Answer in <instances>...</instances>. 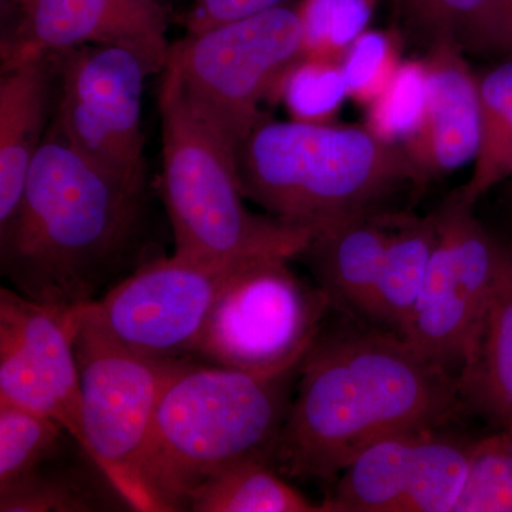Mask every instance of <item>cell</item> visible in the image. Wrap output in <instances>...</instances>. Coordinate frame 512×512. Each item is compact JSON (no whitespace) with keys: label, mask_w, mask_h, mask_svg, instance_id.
<instances>
[{"label":"cell","mask_w":512,"mask_h":512,"mask_svg":"<svg viewBox=\"0 0 512 512\" xmlns=\"http://www.w3.org/2000/svg\"><path fill=\"white\" fill-rule=\"evenodd\" d=\"M298 375L272 453L295 478L335 481L377 441L439 429L466 404L458 377L399 333L318 335Z\"/></svg>","instance_id":"cell-1"},{"label":"cell","mask_w":512,"mask_h":512,"mask_svg":"<svg viewBox=\"0 0 512 512\" xmlns=\"http://www.w3.org/2000/svg\"><path fill=\"white\" fill-rule=\"evenodd\" d=\"M144 185L94 163L49 127L19 210L0 231L2 271L33 301H96L136 234Z\"/></svg>","instance_id":"cell-2"},{"label":"cell","mask_w":512,"mask_h":512,"mask_svg":"<svg viewBox=\"0 0 512 512\" xmlns=\"http://www.w3.org/2000/svg\"><path fill=\"white\" fill-rule=\"evenodd\" d=\"M237 168L245 198L311 229L393 212L394 198L427 185L402 144L305 120L264 117L239 146Z\"/></svg>","instance_id":"cell-3"},{"label":"cell","mask_w":512,"mask_h":512,"mask_svg":"<svg viewBox=\"0 0 512 512\" xmlns=\"http://www.w3.org/2000/svg\"><path fill=\"white\" fill-rule=\"evenodd\" d=\"M302 362L271 370L180 360L158 400L148 440V480L164 512L195 488L248 460L271 461Z\"/></svg>","instance_id":"cell-4"},{"label":"cell","mask_w":512,"mask_h":512,"mask_svg":"<svg viewBox=\"0 0 512 512\" xmlns=\"http://www.w3.org/2000/svg\"><path fill=\"white\" fill-rule=\"evenodd\" d=\"M160 90L161 190L174 234V255L234 262L303 254L313 229L256 215L245 207L237 160L190 109L173 73Z\"/></svg>","instance_id":"cell-5"},{"label":"cell","mask_w":512,"mask_h":512,"mask_svg":"<svg viewBox=\"0 0 512 512\" xmlns=\"http://www.w3.org/2000/svg\"><path fill=\"white\" fill-rule=\"evenodd\" d=\"M306 60L302 8L284 3L229 20L171 45L174 74L195 116L237 160L239 146L264 119L261 106Z\"/></svg>","instance_id":"cell-6"},{"label":"cell","mask_w":512,"mask_h":512,"mask_svg":"<svg viewBox=\"0 0 512 512\" xmlns=\"http://www.w3.org/2000/svg\"><path fill=\"white\" fill-rule=\"evenodd\" d=\"M86 457L134 511L164 512L147 476L151 426L165 383L183 359L140 355L111 338L83 305L74 338Z\"/></svg>","instance_id":"cell-7"},{"label":"cell","mask_w":512,"mask_h":512,"mask_svg":"<svg viewBox=\"0 0 512 512\" xmlns=\"http://www.w3.org/2000/svg\"><path fill=\"white\" fill-rule=\"evenodd\" d=\"M457 191L439 211L436 247L402 336L421 356L458 377L473 360L512 251L474 217Z\"/></svg>","instance_id":"cell-8"},{"label":"cell","mask_w":512,"mask_h":512,"mask_svg":"<svg viewBox=\"0 0 512 512\" xmlns=\"http://www.w3.org/2000/svg\"><path fill=\"white\" fill-rule=\"evenodd\" d=\"M289 262L261 259L239 272L215 303L192 356L242 370L302 362L332 302L322 288L303 284Z\"/></svg>","instance_id":"cell-9"},{"label":"cell","mask_w":512,"mask_h":512,"mask_svg":"<svg viewBox=\"0 0 512 512\" xmlns=\"http://www.w3.org/2000/svg\"><path fill=\"white\" fill-rule=\"evenodd\" d=\"M53 126L94 163L146 187L144 87L157 70L128 47L92 45L57 55Z\"/></svg>","instance_id":"cell-10"},{"label":"cell","mask_w":512,"mask_h":512,"mask_svg":"<svg viewBox=\"0 0 512 512\" xmlns=\"http://www.w3.org/2000/svg\"><path fill=\"white\" fill-rule=\"evenodd\" d=\"M261 259H156L90 302L89 311L111 338L133 352L154 359H188L229 282Z\"/></svg>","instance_id":"cell-11"},{"label":"cell","mask_w":512,"mask_h":512,"mask_svg":"<svg viewBox=\"0 0 512 512\" xmlns=\"http://www.w3.org/2000/svg\"><path fill=\"white\" fill-rule=\"evenodd\" d=\"M82 308L37 302L15 289H0V402L57 421L86 456L74 350Z\"/></svg>","instance_id":"cell-12"},{"label":"cell","mask_w":512,"mask_h":512,"mask_svg":"<svg viewBox=\"0 0 512 512\" xmlns=\"http://www.w3.org/2000/svg\"><path fill=\"white\" fill-rule=\"evenodd\" d=\"M471 443L436 431L387 437L367 447L335 480L326 512H453Z\"/></svg>","instance_id":"cell-13"},{"label":"cell","mask_w":512,"mask_h":512,"mask_svg":"<svg viewBox=\"0 0 512 512\" xmlns=\"http://www.w3.org/2000/svg\"><path fill=\"white\" fill-rule=\"evenodd\" d=\"M2 36V69L92 45L128 47L164 72L168 12L158 0H18Z\"/></svg>","instance_id":"cell-14"},{"label":"cell","mask_w":512,"mask_h":512,"mask_svg":"<svg viewBox=\"0 0 512 512\" xmlns=\"http://www.w3.org/2000/svg\"><path fill=\"white\" fill-rule=\"evenodd\" d=\"M427 100L416 133L402 144L426 183L476 161L480 148L477 77L457 45L434 47L423 60Z\"/></svg>","instance_id":"cell-15"},{"label":"cell","mask_w":512,"mask_h":512,"mask_svg":"<svg viewBox=\"0 0 512 512\" xmlns=\"http://www.w3.org/2000/svg\"><path fill=\"white\" fill-rule=\"evenodd\" d=\"M57 55L35 57L2 69L0 79V231L19 210L26 178L45 140Z\"/></svg>","instance_id":"cell-16"},{"label":"cell","mask_w":512,"mask_h":512,"mask_svg":"<svg viewBox=\"0 0 512 512\" xmlns=\"http://www.w3.org/2000/svg\"><path fill=\"white\" fill-rule=\"evenodd\" d=\"M396 211L367 215L313 229L301 256L332 303L365 315L382 274Z\"/></svg>","instance_id":"cell-17"},{"label":"cell","mask_w":512,"mask_h":512,"mask_svg":"<svg viewBox=\"0 0 512 512\" xmlns=\"http://www.w3.org/2000/svg\"><path fill=\"white\" fill-rule=\"evenodd\" d=\"M436 239L434 214L416 217L397 212L367 318L392 326L397 333L403 329L419 301Z\"/></svg>","instance_id":"cell-18"},{"label":"cell","mask_w":512,"mask_h":512,"mask_svg":"<svg viewBox=\"0 0 512 512\" xmlns=\"http://www.w3.org/2000/svg\"><path fill=\"white\" fill-rule=\"evenodd\" d=\"M464 403L512 430V266L498 288L473 360L458 375Z\"/></svg>","instance_id":"cell-19"},{"label":"cell","mask_w":512,"mask_h":512,"mask_svg":"<svg viewBox=\"0 0 512 512\" xmlns=\"http://www.w3.org/2000/svg\"><path fill=\"white\" fill-rule=\"evenodd\" d=\"M194 512H326L286 483L268 461L248 460L205 481L188 497Z\"/></svg>","instance_id":"cell-20"},{"label":"cell","mask_w":512,"mask_h":512,"mask_svg":"<svg viewBox=\"0 0 512 512\" xmlns=\"http://www.w3.org/2000/svg\"><path fill=\"white\" fill-rule=\"evenodd\" d=\"M64 433L50 417L0 402V487L45 466L59 451Z\"/></svg>","instance_id":"cell-21"},{"label":"cell","mask_w":512,"mask_h":512,"mask_svg":"<svg viewBox=\"0 0 512 512\" xmlns=\"http://www.w3.org/2000/svg\"><path fill=\"white\" fill-rule=\"evenodd\" d=\"M453 512H512V430L471 443L466 481Z\"/></svg>","instance_id":"cell-22"},{"label":"cell","mask_w":512,"mask_h":512,"mask_svg":"<svg viewBox=\"0 0 512 512\" xmlns=\"http://www.w3.org/2000/svg\"><path fill=\"white\" fill-rule=\"evenodd\" d=\"M426 100L423 60L397 64L382 92L370 101V130L390 143L403 144L420 127Z\"/></svg>","instance_id":"cell-23"},{"label":"cell","mask_w":512,"mask_h":512,"mask_svg":"<svg viewBox=\"0 0 512 512\" xmlns=\"http://www.w3.org/2000/svg\"><path fill=\"white\" fill-rule=\"evenodd\" d=\"M303 10L306 59L342 63L357 37L366 32V0H311Z\"/></svg>","instance_id":"cell-24"},{"label":"cell","mask_w":512,"mask_h":512,"mask_svg":"<svg viewBox=\"0 0 512 512\" xmlns=\"http://www.w3.org/2000/svg\"><path fill=\"white\" fill-rule=\"evenodd\" d=\"M100 510L92 491L45 466L0 487L2 512H90Z\"/></svg>","instance_id":"cell-25"},{"label":"cell","mask_w":512,"mask_h":512,"mask_svg":"<svg viewBox=\"0 0 512 512\" xmlns=\"http://www.w3.org/2000/svg\"><path fill=\"white\" fill-rule=\"evenodd\" d=\"M485 0H393L400 32L426 49L457 45L468 20ZM460 47V46H458Z\"/></svg>","instance_id":"cell-26"},{"label":"cell","mask_w":512,"mask_h":512,"mask_svg":"<svg viewBox=\"0 0 512 512\" xmlns=\"http://www.w3.org/2000/svg\"><path fill=\"white\" fill-rule=\"evenodd\" d=\"M282 93L296 116L312 121L335 113L349 87L342 64L306 59L289 74Z\"/></svg>","instance_id":"cell-27"},{"label":"cell","mask_w":512,"mask_h":512,"mask_svg":"<svg viewBox=\"0 0 512 512\" xmlns=\"http://www.w3.org/2000/svg\"><path fill=\"white\" fill-rule=\"evenodd\" d=\"M393 60L392 43L383 33L365 32L357 37L340 63L349 96L359 100L375 99L397 67Z\"/></svg>","instance_id":"cell-28"},{"label":"cell","mask_w":512,"mask_h":512,"mask_svg":"<svg viewBox=\"0 0 512 512\" xmlns=\"http://www.w3.org/2000/svg\"><path fill=\"white\" fill-rule=\"evenodd\" d=\"M458 46L477 55L512 57V0H485L468 20Z\"/></svg>","instance_id":"cell-29"},{"label":"cell","mask_w":512,"mask_h":512,"mask_svg":"<svg viewBox=\"0 0 512 512\" xmlns=\"http://www.w3.org/2000/svg\"><path fill=\"white\" fill-rule=\"evenodd\" d=\"M512 175V116L488 153L474 161L473 175L457 191L467 204L474 205L491 188Z\"/></svg>","instance_id":"cell-30"},{"label":"cell","mask_w":512,"mask_h":512,"mask_svg":"<svg viewBox=\"0 0 512 512\" xmlns=\"http://www.w3.org/2000/svg\"><path fill=\"white\" fill-rule=\"evenodd\" d=\"M284 3L288 0H195L185 19V28L187 33H200L220 23L254 15Z\"/></svg>","instance_id":"cell-31"},{"label":"cell","mask_w":512,"mask_h":512,"mask_svg":"<svg viewBox=\"0 0 512 512\" xmlns=\"http://www.w3.org/2000/svg\"><path fill=\"white\" fill-rule=\"evenodd\" d=\"M18 5V0H0V12H2V20H8L12 16L13 10Z\"/></svg>","instance_id":"cell-32"},{"label":"cell","mask_w":512,"mask_h":512,"mask_svg":"<svg viewBox=\"0 0 512 512\" xmlns=\"http://www.w3.org/2000/svg\"><path fill=\"white\" fill-rule=\"evenodd\" d=\"M158 2H160V0H158Z\"/></svg>","instance_id":"cell-33"}]
</instances>
